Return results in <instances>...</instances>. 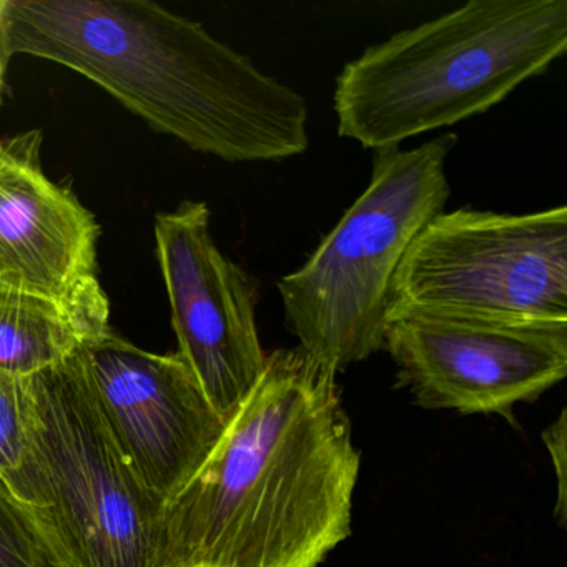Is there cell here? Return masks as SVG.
Wrapping results in <instances>:
<instances>
[{"mask_svg": "<svg viewBox=\"0 0 567 567\" xmlns=\"http://www.w3.org/2000/svg\"><path fill=\"white\" fill-rule=\"evenodd\" d=\"M337 374L300 347L267 354L165 504L155 567H318L350 536L361 461Z\"/></svg>", "mask_w": 567, "mask_h": 567, "instance_id": "obj_1", "label": "cell"}, {"mask_svg": "<svg viewBox=\"0 0 567 567\" xmlns=\"http://www.w3.org/2000/svg\"><path fill=\"white\" fill-rule=\"evenodd\" d=\"M11 55L55 62L192 151L280 162L310 145L303 95L145 0H8Z\"/></svg>", "mask_w": 567, "mask_h": 567, "instance_id": "obj_2", "label": "cell"}, {"mask_svg": "<svg viewBox=\"0 0 567 567\" xmlns=\"http://www.w3.org/2000/svg\"><path fill=\"white\" fill-rule=\"evenodd\" d=\"M567 51V0H470L348 62L333 105L340 137L361 147L484 114Z\"/></svg>", "mask_w": 567, "mask_h": 567, "instance_id": "obj_3", "label": "cell"}, {"mask_svg": "<svg viewBox=\"0 0 567 567\" xmlns=\"http://www.w3.org/2000/svg\"><path fill=\"white\" fill-rule=\"evenodd\" d=\"M444 134L413 151H374L367 190L307 264L278 281L285 324L310 357L340 373L384 350L398 268L443 214L451 188Z\"/></svg>", "mask_w": 567, "mask_h": 567, "instance_id": "obj_4", "label": "cell"}, {"mask_svg": "<svg viewBox=\"0 0 567 567\" xmlns=\"http://www.w3.org/2000/svg\"><path fill=\"white\" fill-rule=\"evenodd\" d=\"M25 506L69 567H155L165 504L112 436L81 354L31 377Z\"/></svg>", "mask_w": 567, "mask_h": 567, "instance_id": "obj_5", "label": "cell"}, {"mask_svg": "<svg viewBox=\"0 0 567 567\" xmlns=\"http://www.w3.org/2000/svg\"><path fill=\"white\" fill-rule=\"evenodd\" d=\"M403 313L567 324V208L437 215L394 277L390 320Z\"/></svg>", "mask_w": 567, "mask_h": 567, "instance_id": "obj_6", "label": "cell"}, {"mask_svg": "<svg viewBox=\"0 0 567 567\" xmlns=\"http://www.w3.org/2000/svg\"><path fill=\"white\" fill-rule=\"evenodd\" d=\"M384 350L398 388L420 406L499 414L530 403L567 373V324H513L403 313L391 318Z\"/></svg>", "mask_w": 567, "mask_h": 567, "instance_id": "obj_7", "label": "cell"}, {"mask_svg": "<svg viewBox=\"0 0 567 567\" xmlns=\"http://www.w3.org/2000/svg\"><path fill=\"white\" fill-rule=\"evenodd\" d=\"M205 202L185 200L155 218L178 357L225 421L237 413L267 361L258 337V285L221 254Z\"/></svg>", "mask_w": 567, "mask_h": 567, "instance_id": "obj_8", "label": "cell"}, {"mask_svg": "<svg viewBox=\"0 0 567 567\" xmlns=\"http://www.w3.org/2000/svg\"><path fill=\"white\" fill-rule=\"evenodd\" d=\"M79 354L112 436L167 504L207 460L227 421L177 353H151L111 330Z\"/></svg>", "mask_w": 567, "mask_h": 567, "instance_id": "obj_9", "label": "cell"}, {"mask_svg": "<svg viewBox=\"0 0 567 567\" xmlns=\"http://www.w3.org/2000/svg\"><path fill=\"white\" fill-rule=\"evenodd\" d=\"M38 131L0 138V290L111 307L97 277V220L45 175Z\"/></svg>", "mask_w": 567, "mask_h": 567, "instance_id": "obj_10", "label": "cell"}, {"mask_svg": "<svg viewBox=\"0 0 567 567\" xmlns=\"http://www.w3.org/2000/svg\"><path fill=\"white\" fill-rule=\"evenodd\" d=\"M111 307H75L0 290V370L31 378L111 331Z\"/></svg>", "mask_w": 567, "mask_h": 567, "instance_id": "obj_11", "label": "cell"}, {"mask_svg": "<svg viewBox=\"0 0 567 567\" xmlns=\"http://www.w3.org/2000/svg\"><path fill=\"white\" fill-rule=\"evenodd\" d=\"M31 378L0 370V483L25 506Z\"/></svg>", "mask_w": 567, "mask_h": 567, "instance_id": "obj_12", "label": "cell"}, {"mask_svg": "<svg viewBox=\"0 0 567 567\" xmlns=\"http://www.w3.org/2000/svg\"><path fill=\"white\" fill-rule=\"evenodd\" d=\"M0 567H69L41 520L0 483Z\"/></svg>", "mask_w": 567, "mask_h": 567, "instance_id": "obj_13", "label": "cell"}, {"mask_svg": "<svg viewBox=\"0 0 567 567\" xmlns=\"http://www.w3.org/2000/svg\"><path fill=\"white\" fill-rule=\"evenodd\" d=\"M566 410L560 411L559 417L547 426L543 433L544 444L553 457L554 471L557 477V503L554 516L559 519L560 526L566 524L567 491H566Z\"/></svg>", "mask_w": 567, "mask_h": 567, "instance_id": "obj_14", "label": "cell"}, {"mask_svg": "<svg viewBox=\"0 0 567 567\" xmlns=\"http://www.w3.org/2000/svg\"><path fill=\"white\" fill-rule=\"evenodd\" d=\"M8 38V0H0V105L4 102L6 74L11 61Z\"/></svg>", "mask_w": 567, "mask_h": 567, "instance_id": "obj_15", "label": "cell"}]
</instances>
